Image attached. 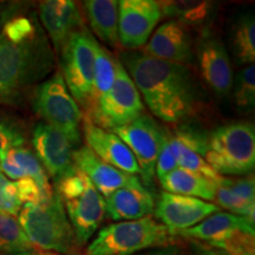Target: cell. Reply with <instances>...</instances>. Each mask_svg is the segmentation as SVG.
Wrapping results in <instances>:
<instances>
[{"label": "cell", "mask_w": 255, "mask_h": 255, "mask_svg": "<svg viewBox=\"0 0 255 255\" xmlns=\"http://www.w3.org/2000/svg\"><path fill=\"white\" fill-rule=\"evenodd\" d=\"M253 234L238 232L231 237L216 242L214 245H209L219 250L225 251L229 255H255V242Z\"/></svg>", "instance_id": "32"}, {"label": "cell", "mask_w": 255, "mask_h": 255, "mask_svg": "<svg viewBox=\"0 0 255 255\" xmlns=\"http://www.w3.org/2000/svg\"><path fill=\"white\" fill-rule=\"evenodd\" d=\"M234 101L240 109H252L255 103V66L247 65L239 72L234 85Z\"/></svg>", "instance_id": "30"}, {"label": "cell", "mask_w": 255, "mask_h": 255, "mask_svg": "<svg viewBox=\"0 0 255 255\" xmlns=\"http://www.w3.org/2000/svg\"><path fill=\"white\" fill-rule=\"evenodd\" d=\"M36 252L17 218L0 214V255H33Z\"/></svg>", "instance_id": "28"}, {"label": "cell", "mask_w": 255, "mask_h": 255, "mask_svg": "<svg viewBox=\"0 0 255 255\" xmlns=\"http://www.w3.org/2000/svg\"><path fill=\"white\" fill-rule=\"evenodd\" d=\"M18 222L36 250L77 255L78 244L58 194L37 205H24Z\"/></svg>", "instance_id": "3"}, {"label": "cell", "mask_w": 255, "mask_h": 255, "mask_svg": "<svg viewBox=\"0 0 255 255\" xmlns=\"http://www.w3.org/2000/svg\"><path fill=\"white\" fill-rule=\"evenodd\" d=\"M83 6L92 32L107 45L119 47V1L88 0Z\"/></svg>", "instance_id": "23"}, {"label": "cell", "mask_w": 255, "mask_h": 255, "mask_svg": "<svg viewBox=\"0 0 255 255\" xmlns=\"http://www.w3.org/2000/svg\"><path fill=\"white\" fill-rule=\"evenodd\" d=\"M0 171L11 180L18 181L23 177H31L39 187L44 200L52 196L53 189L50 184L49 176L31 149L19 146L8 150L1 159Z\"/></svg>", "instance_id": "22"}, {"label": "cell", "mask_w": 255, "mask_h": 255, "mask_svg": "<svg viewBox=\"0 0 255 255\" xmlns=\"http://www.w3.org/2000/svg\"><path fill=\"white\" fill-rule=\"evenodd\" d=\"M162 17L173 18L187 27L203 26L213 18L212 1H158Z\"/></svg>", "instance_id": "25"}, {"label": "cell", "mask_w": 255, "mask_h": 255, "mask_svg": "<svg viewBox=\"0 0 255 255\" xmlns=\"http://www.w3.org/2000/svg\"><path fill=\"white\" fill-rule=\"evenodd\" d=\"M142 53L164 62L190 65L194 58V39L189 27L176 20H168L159 25Z\"/></svg>", "instance_id": "15"}, {"label": "cell", "mask_w": 255, "mask_h": 255, "mask_svg": "<svg viewBox=\"0 0 255 255\" xmlns=\"http://www.w3.org/2000/svg\"><path fill=\"white\" fill-rule=\"evenodd\" d=\"M238 232L255 235L254 222L244 216L218 212L208 216L195 227L186 229L177 235L194 241L205 242L207 245H214Z\"/></svg>", "instance_id": "21"}, {"label": "cell", "mask_w": 255, "mask_h": 255, "mask_svg": "<svg viewBox=\"0 0 255 255\" xmlns=\"http://www.w3.org/2000/svg\"><path fill=\"white\" fill-rule=\"evenodd\" d=\"M32 144L44 170L55 180H60L75 168L76 146L62 131L45 122L38 123L32 132Z\"/></svg>", "instance_id": "13"}, {"label": "cell", "mask_w": 255, "mask_h": 255, "mask_svg": "<svg viewBox=\"0 0 255 255\" xmlns=\"http://www.w3.org/2000/svg\"><path fill=\"white\" fill-rule=\"evenodd\" d=\"M73 163L84 173L102 196L107 199L114 191L129 186L138 180L136 175H129L111 167L98 158L87 145H79L73 151Z\"/></svg>", "instance_id": "20"}, {"label": "cell", "mask_w": 255, "mask_h": 255, "mask_svg": "<svg viewBox=\"0 0 255 255\" xmlns=\"http://www.w3.org/2000/svg\"><path fill=\"white\" fill-rule=\"evenodd\" d=\"M18 197L23 205H37L43 202V194L38 187V184L31 177H23L15 182Z\"/></svg>", "instance_id": "36"}, {"label": "cell", "mask_w": 255, "mask_h": 255, "mask_svg": "<svg viewBox=\"0 0 255 255\" xmlns=\"http://www.w3.org/2000/svg\"><path fill=\"white\" fill-rule=\"evenodd\" d=\"M98 41L87 27L76 32L60 51L62 76L76 103L87 109L94 81L95 53Z\"/></svg>", "instance_id": "9"}, {"label": "cell", "mask_w": 255, "mask_h": 255, "mask_svg": "<svg viewBox=\"0 0 255 255\" xmlns=\"http://www.w3.org/2000/svg\"><path fill=\"white\" fill-rule=\"evenodd\" d=\"M191 241V251H193L194 255H229L226 253L225 251L219 250L209 245L205 244V242H199V241Z\"/></svg>", "instance_id": "37"}, {"label": "cell", "mask_w": 255, "mask_h": 255, "mask_svg": "<svg viewBox=\"0 0 255 255\" xmlns=\"http://www.w3.org/2000/svg\"><path fill=\"white\" fill-rule=\"evenodd\" d=\"M23 208V203L19 200L15 182L9 181L0 171V214L17 218Z\"/></svg>", "instance_id": "33"}, {"label": "cell", "mask_w": 255, "mask_h": 255, "mask_svg": "<svg viewBox=\"0 0 255 255\" xmlns=\"http://www.w3.org/2000/svg\"><path fill=\"white\" fill-rule=\"evenodd\" d=\"M33 109L45 121L55 127L78 148L81 144V124L83 115L79 105L76 103L60 72L39 84L34 92Z\"/></svg>", "instance_id": "8"}, {"label": "cell", "mask_w": 255, "mask_h": 255, "mask_svg": "<svg viewBox=\"0 0 255 255\" xmlns=\"http://www.w3.org/2000/svg\"><path fill=\"white\" fill-rule=\"evenodd\" d=\"M145 113V107L135 83L122 63L116 62V78L113 88L85 110L84 120L102 129L113 131L135 121Z\"/></svg>", "instance_id": "7"}, {"label": "cell", "mask_w": 255, "mask_h": 255, "mask_svg": "<svg viewBox=\"0 0 255 255\" xmlns=\"http://www.w3.org/2000/svg\"><path fill=\"white\" fill-rule=\"evenodd\" d=\"M33 255H62V254L52 253V252H44V251L43 252H39V251H37Z\"/></svg>", "instance_id": "39"}, {"label": "cell", "mask_w": 255, "mask_h": 255, "mask_svg": "<svg viewBox=\"0 0 255 255\" xmlns=\"http://www.w3.org/2000/svg\"><path fill=\"white\" fill-rule=\"evenodd\" d=\"M162 19L158 1L121 0L119 1V39L126 50L141 49L148 43Z\"/></svg>", "instance_id": "11"}, {"label": "cell", "mask_w": 255, "mask_h": 255, "mask_svg": "<svg viewBox=\"0 0 255 255\" xmlns=\"http://www.w3.org/2000/svg\"><path fill=\"white\" fill-rule=\"evenodd\" d=\"M87 146L102 161L129 175H138L139 168L132 152L119 136L83 119Z\"/></svg>", "instance_id": "18"}, {"label": "cell", "mask_w": 255, "mask_h": 255, "mask_svg": "<svg viewBox=\"0 0 255 255\" xmlns=\"http://www.w3.org/2000/svg\"><path fill=\"white\" fill-rule=\"evenodd\" d=\"M53 68V53L40 27L20 40L0 34V103L17 101Z\"/></svg>", "instance_id": "2"}, {"label": "cell", "mask_w": 255, "mask_h": 255, "mask_svg": "<svg viewBox=\"0 0 255 255\" xmlns=\"http://www.w3.org/2000/svg\"><path fill=\"white\" fill-rule=\"evenodd\" d=\"M120 62L157 119L176 124L199 109L200 90L188 66L152 58L142 52H124Z\"/></svg>", "instance_id": "1"}, {"label": "cell", "mask_w": 255, "mask_h": 255, "mask_svg": "<svg viewBox=\"0 0 255 255\" xmlns=\"http://www.w3.org/2000/svg\"><path fill=\"white\" fill-rule=\"evenodd\" d=\"M0 163H1V157H0Z\"/></svg>", "instance_id": "40"}, {"label": "cell", "mask_w": 255, "mask_h": 255, "mask_svg": "<svg viewBox=\"0 0 255 255\" xmlns=\"http://www.w3.org/2000/svg\"><path fill=\"white\" fill-rule=\"evenodd\" d=\"M164 128L144 113L135 121L113 130L132 152L139 168L143 186L152 191L156 178V161L161 149Z\"/></svg>", "instance_id": "10"}, {"label": "cell", "mask_w": 255, "mask_h": 255, "mask_svg": "<svg viewBox=\"0 0 255 255\" xmlns=\"http://www.w3.org/2000/svg\"><path fill=\"white\" fill-rule=\"evenodd\" d=\"M159 182L167 193L196 197L207 202L214 201L215 182L202 175L176 168Z\"/></svg>", "instance_id": "24"}, {"label": "cell", "mask_w": 255, "mask_h": 255, "mask_svg": "<svg viewBox=\"0 0 255 255\" xmlns=\"http://www.w3.org/2000/svg\"><path fill=\"white\" fill-rule=\"evenodd\" d=\"M149 255H177V252L174 247H164V248H162V250L154 252V253H151Z\"/></svg>", "instance_id": "38"}, {"label": "cell", "mask_w": 255, "mask_h": 255, "mask_svg": "<svg viewBox=\"0 0 255 255\" xmlns=\"http://www.w3.org/2000/svg\"><path fill=\"white\" fill-rule=\"evenodd\" d=\"M231 46L240 65H252L255 60V20L253 13L238 18L232 28Z\"/></svg>", "instance_id": "26"}, {"label": "cell", "mask_w": 255, "mask_h": 255, "mask_svg": "<svg viewBox=\"0 0 255 255\" xmlns=\"http://www.w3.org/2000/svg\"><path fill=\"white\" fill-rule=\"evenodd\" d=\"M25 142H26V136H25L23 128L12 120L0 119V157L1 159L8 150L23 146Z\"/></svg>", "instance_id": "31"}, {"label": "cell", "mask_w": 255, "mask_h": 255, "mask_svg": "<svg viewBox=\"0 0 255 255\" xmlns=\"http://www.w3.org/2000/svg\"><path fill=\"white\" fill-rule=\"evenodd\" d=\"M218 212H220L219 207L214 203L167 191L159 195L154 210L156 218L171 235L195 227L208 216Z\"/></svg>", "instance_id": "12"}, {"label": "cell", "mask_w": 255, "mask_h": 255, "mask_svg": "<svg viewBox=\"0 0 255 255\" xmlns=\"http://www.w3.org/2000/svg\"><path fill=\"white\" fill-rule=\"evenodd\" d=\"M214 201L220 207L229 210L232 214L244 216L252 222H254L255 218V203L247 202L240 197L232 193L227 187L220 182L215 183V195Z\"/></svg>", "instance_id": "29"}, {"label": "cell", "mask_w": 255, "mask_h": 255, "mask_svg": "<svg viewBox=\"0 0 255 255\" xmlns=\"http://www.w3.org/2000/svg\"><path fill=\"white\" fill-rule=\"evenodd\" d=\"M176 168H178V165L176 157L174 156V152L170 148V143H169V131L167 129H164L161 149H159L157 161H156V176H157L158 181L164 178Z\"/></svg>", "instance_id": "34"}, {"label": "cell", "mask_w": 255, "mask_h": 255, "mask_svg": "<svg viewBox=\"0 0 255 255\" xmlns=\"http://www.w3.org/2000/svg\"><path fill=\"white\" fill-rule=\"evenodd\" d=\"M55 183V191L62 200L78 246H84L107 216L104 197L76 165Z\"/></svg>", "instance_id": "4"}, {"label": "cell", "mask_w": 255, "mask_h": 255, "mask_svg": "<svg viewBox=\"0 0 255 255\" xmlns=\"http://www.w3.org/2000/svg\"><path fill=\"white\" fill-rule=\"evenodd\" d=\"M206 142V133L194 127L183 126L177 128L174 132L169 131V143L178 168L202 175L216 183L222 176L215 173L203 158Z\"/></svg>", "instance_id": "17"}, {"label": "cell", "mask_w": 255, "mask_h": 255, "mask_svg": "<svg viewBox=\"0 0 255 255\" xmlns=\"http://www.w3.org/2000/svg\"><path fill=\"white\" fill-rule=\"evenodd\" d=\"M197 66L201 77L210 90L220 97L233 88V66L225 44L212 34H206L196 46Z\"/></svg>", "instance_id": "14"}, {"label": "cell", "mask_w": 255, "mask_h": 255, "mask_svg": "<svg viewBox=\"0 0 255 255\" xmlns=\"http://www.w3.org/2000/svg\"><path fill=\"white\" fill-rule=\"evenodd\" d=\"M203 158L215 173L248 175L255 165V129L250 122H233L207 135Z\"/></svg>", "instance_id": "5"}, {"label": "cell", "mask_w": 255, "mask_h": 255, "mask_svg": "<svg viewBox=\"0 0 255 255\" xmlns=\"http://www.w3.org/2000/svg\"><path fill=\"white\" fill-rule=\"evenodd\" d=\"M116 62L117 59L109 51L98 43L95 53L94 81H92L91 95L85 110H88L92 104H95L102 96L107 94L113 88L115 78H116Z\"/></svg>", "instance_id": "27"}, {"label": "cell", "mask_w": 255, "mask_h": 255, "mask_svg": "<svg viewBox=\"0 0 255 255\" xmlns=\"http://www.w3.org/2000/svg\"><path fill=\"white\" fill-rule=\"evenodd\" d=\"M220 182L240 199L247 201V202L255 203V182L253 175L252 176L248 175V176L241 178H228L222 176Z\"/></svg>", "instance_id": "35"}, {"label": "cell", "mask_w": 255, "mask_h": 255, "mask_svg": "<svg viewBox=\"0 0 255 255\" xmlns=\"http://www.w3.org/2000/svg\"><path fill=\"white\" fill-rule=\"evenodd\" d=\"M173 235L151 215L111 223L98 232L85 255H133L149 248L170 247Z\"/></svg>", "instance_id": "6"}, {"label": "cell", "mask_w": 255, "mask_h": 255, "mask_svg": "<svg viewBox=\"0 0 255 255\" xmlns=\"http://www.w3.org/2000/svg\"><path fill=\"white\" fill-rule=\"evenodd\" d=\"M152 191L143 186L141 178L114 191L105 200L107 215L113 221H133L151 215L155 210Z\"/></svg>", "instance_id": "19"}, {"label": "cell", "mask_w": 255, "mask_h": 255, "mask_svg": "<svg viewBox=\"0 0 255 255\" xmlns=\"http://www.w3.org/2000/svg\"><path fill=\"white\" fill-rule=\"evenodd\" d=\"M39 17L57 52L76 32L85 28L84 15L75 1L47 0L39 4Z\"/></svg>", "instance_id": "16"}]
</instances>
